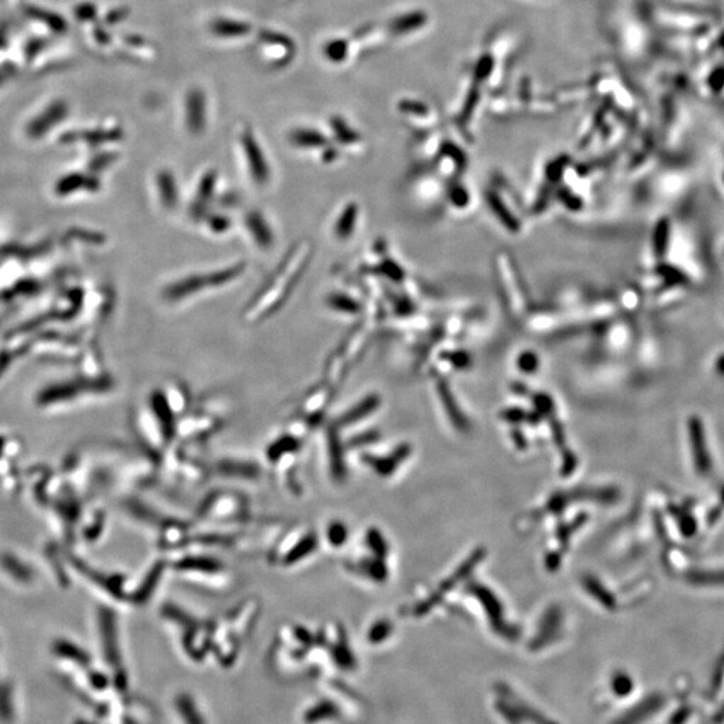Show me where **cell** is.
<instances>
[{
	"label": "cell",
	"mask_w": 724,
	"mask_h": 724,
	"mask_svg": "<svg viewBox=\"0 0 724 724\" xmlns=\"http://www.w3.org/2000/svg\"><path fill=\"white\" fill-rule=\"evenodd\" d=\"M561 193H562V195H561L562 202L566 204L568 207H570L573 209H575V208H580V207H581V200H580V199H577V197H574L572 195V192L562 191Z\"/></svg>",
	"instance_id": "83f0119b"
},
{
	"label": "cell",
	"mask_w": 724,
	"mask_h": 724,
	"mask_svg": "<svg viewBox=\"0 0 724 724\" xmlns=\"http://www.w3.org/2000/svg\"><path fill=\"white\" fill-rule=\"evenodd\" d=\"M487 202L490 208L493 209V212H495L498 219L507 227L510 231L512 232H517L519 231V222L517 220V217H514V215L510 212L507 207L503 204V202L500 200V197L494 193V192H490L487 195Z\"/></svg>",
	"instance_id": "8fae6325"
},
{
	"label": "cell",
	"mask_w": 724,
	"mask_h": 724,
	"mask_svg": "<svg viewBox=\"0 0 724 724\" xmlns=\"http://www.w3.org/2000/svg\"><path fill=\"white\" fill-rule=\"evenodd\" d=\"M310 255V246L302 244L292 251L290 256L282 263L280 268L274 274L270 283L259 294L254 304L250 307L248 318L259 319L274 313L286 301L292 287L297 285Z\"/></svg>",
	"instance_id": "6da1fadb"
},
{
	"label": "cell",
	"mask_w": 724,
	"mask_h": 724,
	"mask_svg": "<svg viewBox=\"0 0 724 724\" xmlns=\"http://www.w3.org/2000/svg\"><path fill=\"white\" fill-rule=\"evenodd\" d=\"M326 55L331 58V61H341L345 55V43L343 40L331 42V45L326 47Z\"/></svg>",
	"instance_id": "603a6c76"
},
{
	"label": "cell",
	"mask_w": 724,
	"mask_h": 724,
	"mask_svg": "<svg viewBox=\"0 0 724 724\" xmlns=\"http://www.w3.org/2000/svg\"><path fill=\"white\" fill-rule=\"evenodd\" d=\"M538 357L535 356L531 352H526V353H522V356L518 360V365L519 368L526 372V373H533L536 369H538Z\"/></svg>",
	"instance_id": "44dd1931"
},
{
	"label": "cell",
	"mask_w": 724,
	"mask_h": 724,
	"mask_svg": "<svg viewBox=\"0 0 724 724\" xmlns=\"http://www.w3.org/2000/svg\"><path fill=\"white\" fill-rule=\"evenodd\" d=\"M241 148L246 156L251 178L258 185H265L270 178V168L267 166L265 154L250 130H246L241 134Z\"/></svg>",
	"instance_id": "7a4b0ae2"
},
{
	"label": "cell",
	"mask_w": 724,
	"mask_h": 724,
	"mask_svg": "<svg viewBox=\"0 0 724 724\" xmlns=\"http://www.w3.org/2000/svg\"><path fill=\"white\" fill-rule=\"evenodd\" d=\"M655 235H656L655 236L656 253L659 255L664 254V251L667 250V243H668V223L661 222L660 224L657 226Z\"/></svg>",
	"instance_id": "ffe728a7"
},
{
	"label": "cell",
	"mask_w": 724,
	"mask_h": 724,
	"mask_svg": "<svg viewBox=\"0 0 724 724\" xmlns=\"http://www.w3.org/2000/svg\"><path fill=\"white\" fill-rule=\"evenodd\" d=\"M448 358L456 368H466L470 364V357L467 356V353H464V352H454L448 356Z\"/></svg>",
	"instance_id": "d4e9b609"
},
{
	"label": "cell",
	"mask_w": 724,
	"mask_h": 724,
	"mask_svg": "<svg viewBox=\"0 0 724 724\" xmlns=\"http://www.w3.org/2000/svg\"><path fill=\"white\" fill-rule=\"evenodd\" d=\"M103 611L105 613H102L101 616V635L103 649H105V656L110 662H115L117 660V647H115V623H113V619H112L110 613H106V610H103Z\"/></svg>",
	"instance_id": "30bf717a"
},
{
	"label": "cell",
	"mask_w": 724,
	"mask_h": 724,
	"mask_svg": "<svg viewBox=\"0 0 724 724\" xmlns=\"http://www.w3.org/2000/svg\"><path fill=\"white\" fill-rule=\"evenodd\" d=\"M688 431L691 439V448L695 469L700 475H708L712 470L711 456L706 444L704 427L699 418L694 416L688 421Z\"/></svg>",
	"instance_id": "3957f363"
},
{
	"label": "cell",
	"mask_w": 724,
	"mask_h": 724,
	"mask_svg": "<svg viewBox=\"0 0 724 724\" xmlns=\"http://www.w3.org/2000/svg\"><path fill=\"white\" fill-rule=\"evenodd\" d=\"M208 226L209 229H212L214 232L217 234H223L226 231H229V226H231V222L227 217H220V215H214V217H209L208 220Z\"/></svg>",
	"instance_id": "7402d4cb"
},
{
	"label": "cell",
	"mask_w": 724,
	"mask_h": 724,
	"mask_svg": "<svg viewBox=\"0 0 724 724\" xmlns=\"http://www.w3.org/2000/svg\"><path fill=\"white\" fill-rule=\"evenodd\" d=\"M716 367H718V372L724 373V357L720 358V360H718V365Z\"/></svg>",
	"instance_id": "4dcf8cb0"
},
{
	"label": "cell",
	"mask_w": 724,
	"mask_h": 724,
	"mask_svg": "<svg viewBox=\"0 0 724 724\" xmlns=\"http://www.w3.org/2000/svg\"><path fill=\"white\" fill-rule=\"evenodd\" d=\"M722 498H723V500H724V488H723V491H722Z\"/></svg>",
	"instance_id": "1f68e13d"
},
{
	"label": "cell",
	"mask_w": 724,
	"mask_h": 724,
	"mask_svg": "<svg viewBox=\"0 0 724 724\" xmlns=\"http://www.w3.org/2000/svg\"><path fill=\"white\" fill-rule=\"evenodd\" d=\"M451 200L458 207H464L469 202V195L461 187H458L451 192Z\"/></svg>",
	"instance_id": "484cf974"
},
{
	"label": "cell",
	"mask_w": 724,
	"mask_h": 724,
	"mask_svg": "<svg viewBox=\"0 0 724 724\" xmlns=\"http://www.w3.org/2000/svg\"><path fill=\"white\" fill-rule=\"evenodd\" d=\"M292 141L297 146L302 148H322L326 145V139L323 134L316 130L299 129L292 132Z\"/></svg>",
	"instance_id": "4fadbf2b"
},
{
	"label": "cell",
	"mask_w": 724,
	"mask_h": 724,
	"mask_svg": "<svg viewBox=\"0 0 724 724\" xmlns=\"http://www.w3.org/2000/svg\"><path fill=\"white\" fill-rule=\"evenodd\" d=\"M328 304L331 309H334L340 313H345V314H357L361 310V306L358 305L355 299H352L347 295H343V294L331 295Z\"/></svg>",
	"instance_id": "2e32d148"
},
{
	"label": "cell",
	"mask_w": 724,
	"mask_h": 724,
	"mask_svg": "<svg viewBox=\"0 0 724 724\" xmlns=\"http://www.w3.org/2000/svg\"><path fill=\"white\" fill-rule=\"evenodd\" d=\"M90 683H91V686H94V688L102 689V688H105V686H106V679H105L103 674H93L91 677H90Z\"/></svg>",
	"instance_id": "f546056e"
},
{
	"label": "cell",
	"mask_w": 724,
	"mask_h": 724,
	"mask_svg": "<svg viewBox=\"0 0 724 724\" xmlns=\"http://www.w3.org/2000/svg\"><path fill=\"white\" fill-rule=\"evenodd\" d=\"M689 581L698 585H724V572L694 573Z\"/></svg>",
	"instance_id": "d6986e66"
},
{
	"label": "cell",
	"mask_w": 724,
	"mask_h": 724,
	"mask_svg": "<svg viewBox=\"0 0 724 724\" xmlns=\"http://www.w3.org/2000/svg\"><path fill=\"white\" fill-rule=\"evenodd\" d=\"M380 268H381L382 272L392 280H401L404 277L401 267L396 265L393 262H385Z\"/></svg>",
	"instance_id": "cb8c5ba5"
},
{
	"label": "cell",
	"mask_w": 724,
	"mask_h": 724,
	"mask_svg": "<svg viewBox=\"0 0 724 724\" xmlns=\"http://www.w3.org/2000/svg\"><path fill=\"white\" fill-rule=\"evenodd\" d=\"M331 127L335 133V137L338 139V141H341L343 144H353L358 141V136H357L356 132H353L350 127H347L345 124V121H343L341 118L335 117L331 120Z\"/></svg>",
	"instance_id": "e0dca14e"
},
{
	"label": "cell",
	"mask_w": 724,
	"mask_h": 724,
	"mask_svg": "<svg viewBox=\"0 0 724 724\" xmlns=\"http://www.w3.org/2000/svg\"><path fill=\"white\" fill-rule=\"evenodd\" d=\"M8 686H0V719L10 722L13 718V699Z\"/></svg>",
	"instance_id": "ac0fdd59"
},
{
	"label": "cell",
	"mask_w": 724,
	"mask_h": 724,
	"mask_svg": "<svg viewBox=\"0 0 724 724\" xmlns=\"http://www.w3.org/2000/svg\"><path fill=\"white\" fill-rule=\"evenodd\" d=\"M54 650L59 657L66 659V660L74 661L81 665L89 664L90 659L88 653L84 649L76 647L73 643H69L66 640H61V641L55 643Z\"/></svg>",
	"instance_id": "7c38bea8"
},
{
	"label": "cell",
	"mask_w": 724,
	"mask_h": 724,
	"mask_svg": "<svg viewBox=\"0 0 724 724\" xmlns=\"http://www.w3.org/2000/svg\"><path fill=\"white\" fill-rule=\"evenodd\" d=\"M156 184L163 205L168 209H173L178 200V185L173 175L169 171L159 172L156 178Z\"/></svg>",
	"instance_id": "52a82bcc"
},
{
	"label": "cell",
	"mask_w": 724,
	"mask_h": 724,
	"mask_svg": "<svg viewBox=\"0 0 724 724\" xmlns=\"http://www.w3.org/2000/svg\"><path fill=\"white\" fill-rule=\"evenodd\" d=\"M357 217H358V207L356 203L347 204L345 207L341 215L335 223V236L341 241L347 239L353 231L356 229Z\"/></svg>",
	"instance_id": "9c48e42d"
},
{
	"label": "cell",
	"mask_w": 724,
	"mask_h": 724,
	"mask_svg": "<svg viewBox=\"0 0 724 724\" xmlns=\"http://www.w3.org/2000/svg\"><path fill=\"white\" fill-rule=\"evenodd\" d=\"M204 287H211L208 274L191 275L169 285L164 292V298L171 302H176L187 297H191L196 292H202Z\"/></svg>",
	"instance_id": "277c9868"
},
{
	"label": "cell",
	"mask_w": 724,
	"mask_h": 724,
	"mask_svg": "<svg viewBox=\"0 0 724 724\" xmlns=\"http://www.w3.org/2000/svg\"><path fill=\"white\" fill-rule=\"evenodd\" d=\"M562 171H563V166H559L558 163H554L548 166V169L546 171V178L550 181H557L563 175Z\"/></svg>",
	"instance_id": "f1b7e54d"
},
{
	"label": "cell",
	"mask_w": 724,
	"mask_h": 724,
	"mask_svg": "<svg viewBox=\"0 0 724 724\" xmlns=\"http://www.w3.org/2000/svg\"><path fill=\"white\" fill-rule=\"evenodd\" d=\"M187 125L191 133L199 134L205 125V101L200 91H192L187 100Z\"/></svg>",
	"instance_id": "5b68a950"
},
{
	"label": "cell",
	"mask_w": 724,
	"mask_h": 724,
	"mask_svg": "<svg viewBox=\"0 0 724 724\" xmlns=\"http://www.w3.org/2000/svg\"><path fill=\"white\" fill-rule=\"evenodd\" d=\"M248 30H250V25L241 23V22H234V21L219 19V21L212 23V31L217 35L227 37V38H229V37H241V35L247 34Z\"/></svg>",
	"instance_id": "9a60e30c"
},
{
	"label": "cell",
	"mask_w": 724,
	"mask_h": 724,
	"mask_svg": "<svg viewBox=\"0 0 724 724\" xmlns=\"http://www.w3.org/2000/svg\"><path fill=\"white\" fill-rule=\"evenodd\" d=\"M244 270H246L244 263H236V265L217 270L214 272H209L208 274L209 283H211V286H215V287L227 285L229 282L236 280L238 277H241V274L244 272Z\"/></svg>",
	"instance_id": "5bb4252c"
},
{
	"label": "cell",
	"mask_w": 724,
	"mask_h": 724,
	"mask_svg": "<svg viewBox=\"0 0 724 724\" xmlns=\"http://www.w3.org/2000/svg\"><path fill=\"white\" fill-rule=\"evenodd\" d=\"M217 172L214 171H209L204 175L202 178V181L199 184V190H197V196H196V200L192 205V214L193 217H200L205 211L208 202L211 200L214 191H215V187H217Z\"/></svg>",
	"instance_id": "ba28073f"
},
{
	"label": "cell",
	"mask_w": 724,
	"mask_h": 724,
	"mask_svg": "<svg viewBox=\"0 0 724 724\" xmlns=\"http://www.w3.org/2000/svg\"><path fill=\"white\" fill-rule=\"evenodd\" d=\"M246 227L250 231L253 239H254L256 244H259L262 248H270L272 241H274V235H272V231L270 229V226L267 224L265 217H262L259 212H250L247 217H246Z\"/></svg>",
	"instance_id": "8992f818"
},
{
	"label": "cell",
	"mask_w": 724,
	"mask_h": 724,
	"mask_svg": "<svg viewBox=\"0 0 724 724\" xmlns=\"http://www.w3.org/2000/svg\"><path fill=\"white\" fill-rule=\"evenodd\" d=\"M4 565H6L7 570H10V572L13 573V575H15V577H18V578H21V577H22V578H25V577H27V574H28V572L25 570L23 568H22V569H18V568H19V563H18V562H13V559L8 558L7 561H4Z\"/></svg>",
	"instance_id": "4316f807"
}]
</instances>
